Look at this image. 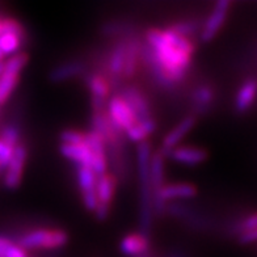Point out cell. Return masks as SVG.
Masks as SVG:
<instances>
[{
	"label": "cell",
	"mask_w": 257,
	"mask_h": 257,
	"mask_svg": "<svg viewBox=\"0 0 257 257\" xmlns=\"http://www.w3.org/2000/svg\"><path fill=\"white\" fill-rule=\"evenodd\" d=\"M2 31H3V33L15 34L17 37H20L21 40L25 38L24 28L21 27L19 21L14 20V19H3L2 20Z\"/></svg>",
	"instance_id": "28"
},
{
	"label": "cell",
	"mask_w": 257,
	"mask_h": 257,
	"mask_svg": "<svg viewBox=\"0 0 257 257\" xmlns=\"http://www.w3.org/2000/svg\"><path fill=\"white\" fill-rule=\"evenodd\" d=\"M156 123L153 118L145 119V121H138L136 125H133L132 127L126 130L125 136L128 141L137 143L145 142V139L153 134V132H155Z\"/></svg>",
	"instance_id": "21"
},
{
	"label": "cell",
	"mask_w": 257,
	"mask_h": 257,
	"mask_svg": "<svg viewBox=\"0 0 257 257\" xmlns=\"http://www.w3.org/2000/svg\"><path fill=\"white\" fill-rule=\"evenodd\" d=\"M0 139H3L6 143L16 147L20 143V132L16 126H7L3 128V132L0 134Z\"/></svg>",
	"instance_id": "29"
},
{
	"label": "cell",
	"mask_w": 257,
	"mask_h": 257,
	"mask_svg": "<svg viewBox=\"0 0 257 257\" xmlns=\"http://www.w3.org/2000/svg\"><path fill=\"white\" fill-rule=\"evenodd\" d=\"M59 151L66 159L74 162L78 167L91 168V154L85 142L81 145H61Z\"/></svg>",
	"instance_id": "16"
},
{
	"label": "cell",
	"mask_w": 257,
	"mask_h": 257,
	"mask_svg": "<svg viewBox=\"0 0 257 257\" xmlns=\"http://www.w3.org/2000/svg\"><path fill=\"white\" fill-rule=\"evenodd\" d=\"M28 158V150L23 143L15 147L14 156L11 159L10 164L7 166V172L4 175V185L7 186L8 189L14 190L17 189L21 184L23 180V173H24L25 162Z\"/></svg>",
	"instance_id": "7"
},
{
	"label": "cell",
	"mask_w": 257,
	"mask_h": 257,
	"mask_svg": "<svg viewBox=\"0 0 257 257\" xmlns=\"http://www.w3.org/2000/svg\"><path fill=\"white\" fill-rule=\"evenodd\" d=\"M76 177H78V185L85 209L88 211H95L97 206V197H96L97 175L89 167H78Z\"/></svg>",
	"instance_id": "6"
},
{
	"label": "cell",
	"mask_w": 257,
	"mask_h": 257,
	"mask_svg": "<svg viewBox=\"0 0 257 257\" xmlns=\"http://www.w3.org/2000/svg\"><path fill=\"white\" fill-rule=\"evenodd\" d=\"M230 7V0H219V2L215 3L213 11H211V14L207 17L206 23L203 25L202 32H201V40L203 42H210V41L217 36L218 32L220 31V28L223 27L224 23H226Z\"/></svg>",
	"instance_id": "9"
},
{
	"label": "cell",
	"mask_w": 257,
	"mask_h": 257,
	"mask_svg": "<svg viewBox=\"0 0 257 257\" xmlns=\"http://www.w3.org/2000/svg\"><path fill=\"white\" fill-rule=\"evenodd\" d=\"M125 50L126 42L122 41L115 45L113 49L110 59H109V70L112 72L114 78H121L122 71H123V63H125Z\"/></svg>",
	"instance_id": "23"
},
{
	"label": "cell",
	"mask_w": 257,
	"mask_h": 257,
	"mask_svg": "<svg viewBox=\"0 0 257 257\" xmlns=\"http://www.w3.org/2000/svg\"><path fill=\"white\" fill-rule=\"evenodd\" d=\"M151 147L149 142L139 143L137 150L138 162L139 184H141V228L143 235H147L151 227L153 218V190L150 181V160H151Z\"/></svg>",
	"instance_id": "2"
},
{
	"label": "cell",
	"mask_w": 257,
	"mask_h": 257,
	"mask_svg": "<svg viewBox=\"0 0 257 257\" xmlns=\"http://www.w3.org/2000/svg\"><path fill=\"white\" fill-rule=\"evenodd\" d=\"M194 123H196V117L194 115H188L183 121H180L176 125V127L172 128L166 136V138H164L162 143V150H160L159 153L163 156H167L173 149H176L177 145L181 142V139L192 130Z\"/></svg>",
	"instance_id": "12"
},
{
	"label": "cell",
	"mask_w": 257,
	"mask_h": 257,
	"mask_svg": "<svg viewBox=\"0 0 257 257\" xmlns=\"http://www.w3.org/2000/svg\"><path fill=\"white\" fill-rule=\"evenodd\" d=\"M194 196H197V188L192 184H168L162 188L158 198L153 202V207H155L156 213L160 214L164 210V202L167 201L184 200V198H192Z\"/></svg>",
	"instance_id": "8"
},
{
	"label": "cell",
	"mask_w": 257,
	"mask_h": 257,
	"mask_svg": "<svg viewBox=\"0 0 257 257\" xmlns=\"http://www.w3.org/2000/svg\"><path fill=\"white\" fill-rule=\"evenodd\" d=\"M11 244H12V241L10 239L0 236V257H4V254H6V252H7Z\"/></svg>",
	"instance_id": "34"
},
{
	"label": "cell",
	"mask_w": 257,
	"mask_h": 257,
	"mask_svg": "<svg viewBox=\"0 0 257 257\" xmlns=\"http://www.w3.org/2000/svg\"><path fill=\"white\" fill-rule=\"evenodd\" d=\"M193 98H194V102H196L197 106L205 108V106H209V105L213 102L214 92L210 87L202 85V87H198V88L194 91Z\"/></svg>",
	"instance_id": "25"
},
{
	"label": "cell",
	"mask_w": 257,
	"mask_h": 257,
	"mask_svg": "<svg viewBox=\"0 0 257 257\" xmlns=\"http://www.w3.org/2000/svg\"><path fill=\"white\" fill-rule=\"evenodd\" d=\"M19 76L20 74L3 68V74L0 76V106L6 104V101L11 97L19 83Z\"/></svg>",
	"instance_id": "22"
},
{
	"label": "cell",
	"mask_w": 257,
	"mask_h": 257,
	"mask_svg": "<svg viewBox=\"0 0 257 257\" xmlns=\"http://www.w3.org/2000/svg\"><path fill=\"white\" fill-rule=\"evenodd\" d=\"M257 236V231L256 228L253 230H244L240 231V235H239V240H240L241 244H252L254 240H256Z\"/></svg>",
	"instance_id": "32"
},
{
	"label": "cell",
	"mask_w": 257,
	"mask_h": 257,
	"mask_svg": "<svg viewBox=\"0 0 257 257\" xmlns=\"http://www.w3.org/2000/svg\"><path fill=\"white\" fill-rule=\"evenodd\" d=\"M3 68H4V62H0V76L3 74Z\"/></svg>",
	"instance_id": "35"
},
{
	"label": "cell",
	"mask_w": 257,
	"mask_h": 257,
	"mask_svg": "<svg viewBox=\"0 0 257 257\" xmlns=\"http://www.w3.org/2000/svg\"><path fill=\"white\" fill-rule=\"evenodd\" d=\"M14 146L8 145V143L4 142L3 139H0V168H7L12 156H14Z\"/></svg>",
	"instance_id": "31"
},
{
	"label": "cell",
	"mask_w": 257,
	"mask_h": 257,
	"mask_svg": "<svg viewBox=\"0 0 257 257\" xmlns=\"http://www.w3.org/2000/svg\"><path fill=\"white\" fill-rule=\"evenodd\" d=\"M105 113H106L109 121L112 122L115 130L121 134H125L126 130H128L138 122V118L136 117L132 108L126 104L125 100L119 95L112 96L109 98Z\"/></svg>",
	"instance_id": "4"
},
{
	"label": "cell",
	"mask_w": 257,
	"mask_h": 257,
	"mask_svg": "<svg viewBox=\"0 0 257 257\" xmlns=\"http://www.w3.org/2000/svg\"><path fill=\"white\" fill-rule=\"evenodd\" d=\"M85 145H87L89 154H91L92 171L97 176H101V175L106 173V168H108L106 149H105V145L100 136L92 130L89 133H85Z\"/></svg>",
	"instance_id": "10"
},
{
	"label": "cell",
	"mask_w": 257,
	"mask_h": 257,
	"mask_svg": "<svg viewBox=\"0 0 257 257\" xmlns=\"http://www.w3.org/2000/svg\"><path fill=\"white\" fill-rule=\"evenodd\" d=\"M4 257H28V253L24 248L12 243L7 249V252H6V254H4Z\"/></svg>",
	"instance_id": "33"
},
{
	"label": "cell",
	"mask_w": 257,
	"mask_h": 257,
	"mask_svg": "<svg viewBox=\"0 0 257 257\" xmlns=\"http://www.w3.org/2000/svg\"><path fill=\"white\" fill-rule=\"evenodd\" d=\"M87 84H88L89 92H91L92 101L106 102L110 95V84L100 74H91L87 78Z\"/></svg>",
	"instance_id": "18"
},
{
	"label": "cell",
	"mask_w": 257,
	"mask_h": 257,
	"mask_svg": "<svg viewBox=\"0 0 257 257\" xmlns=\"http://www.w3.org/2000/svg\"><path fill=\"white\" fill-rule=\"evenodd\" d=\"M119 96L132 108L138 121H145V119L151 118V110H150L149 101H147L145 95L137 87H134V85H126V87L122 88Z\"/></svg>",
	"instance_id": "11"
},
{
	"label": "cell",
	"mask_w": 257,
	"mask_h": 257,
	"mask_svg": "<svg viewBox=\"0 0 257 257\" xmlns=\"http://www.w3.org/2000/svg\"><path fill=\"white\" fill-rule=\"evenodd\" d=\"M27 63L28 55L25 54V53H17V54L12 55L7 62H4V68L20 74V72L23 71V68L27 66Z\"/></svg>",
	"instance_id": "26"
},
{
	"label": "cell",
	"mask_w": 257,
	"mask_h": 257,
	"mask_svg": "<svg viewBox=\"0 0 257 257\" xmlns=\"http://www.w3.org/2000/svg\"><path fill=\"white\" fill-rule=\"evenodd\" d=\"M121 252L126 256L138 257L147 253L150 249V241L147 235L143 233H130L121 240Z\"/></svg>",
	"instance_id": "14"
},
{
	"label": "cell",
	"mask_w": 257,
	"mask_h": 257,
	"mask_svg": "<svg viewBox=\"0 0 257 257\" xmlns=\"http://www.w3.org/2000/svg\"><path fill=\"white\" fill-rule=\"evenodd\" d=\"M147 46L141 57L154 74L155 80L166 89H172L186 75L192 63L194 45L186 37L171 29H149L146 33Z\"/></svg>",
	"instance_id": "1"
},
{
	"label": "cell",
	"mask_w": 257,
	"mask_h": 257,
	"mask_svg": "<svg viewBox=\"0 0 257 257\" xmlns=\"http://www.w3.org/2000/svg\"><path fill=\"white\" fill-rule=\"evenodd\" d=\"M141 51H142V45L137 40L126 42L125 63H123V71H122V76L125 79H132L136 75Z\"/></svg>",
	"instance_id": "17"
},
{
	"label": "cell",
	"mask_w": 257,
	"mask_h": 257,
	"mask_svg": "<svg viewBox=\"0 0 257 257\" xmlns=\"http://www.w3.org/2000/svg\"><path fill=\"white\" fill-rule=\"evenodd\" d=\"M138 257H151V256H150V253H149V252H147V253L142 254V256H138Z\"/></svg>",
	"instance_id": "37"
},
{
	"label": "cell",
	"mask_w": 257,
	"mask_h": 257,
	"mask_svg": "<svg viewBox=\"0 0 257 257\" xmlns=\"http://www.w3.org/2000/svg\"><path fill=\"white\" fill-rule=\"evenodd\" d=\"M173 33L179 34L181 37H186L189 38L190 34H193L196 32L197 25L192 21H184V23H177V24L172 25V27L169 28Z\"/></svg>",
	"instance_id": "30"
},
{
	"label": "cell",
	"mask_w": 257,
	"mask_h": 257,
	"mask_svg": "<svg viewBox=\"0 0 257 257\" xmlns=\"http://www.w3.org/2000/svg\"><path fill=\"white\" fill-rule=\"evenodd\" d=\"M62 145H81L85 142V133L78 132V130H63L61 133Z\"/></svg>",
	"instance_id": "27"
},
{
	"label": "cell",
	"mask_w": 257,
	"mask_h": 257,
	"mask_svg": "<svg viewBox=\"0 0 257 257\" xmlns=\"http://www.w3.org/2000/svg\"><path fill=\"white\" fill-rule=\"evenodd\" d=\"M115 192V179L114 176L104 173L97 176L96 181V197H97V206L95 209V215L98 220H105L109 215L110 203Z\"/></svg>",
	"instance_id": "5"
},
{
	"label": "cell",
	"mask_w": 257,
	"mask_h": 257,
	"mask_svg": "<svg viewBox=\"0 0 257 257\" xmlns=\"http://www.w3.org/2000/svg\"><path fill=\"white\" fill-rule=\"evenodd\" d=\"M3 58H4V54H3V53H2V51H0V62H4Z\"/></svg>",
	"instance_id": "36"
},
{
	"label": "cell",
	"mask_w": 257,
	"mask_h": 257,
	"mask_svg": "<svg viewBox=\"0 0 257 257\" xmlns=\"http://www.w3.org/2000/svg\"><path fill=\"white\" fill-rule=\"evenodd\" d=\"M68 235L63 230L38 228L27 232L19 239L17 245L27 249H54L67 244Z\"/></svg>",
	"instance_id": "3"
},
{
	"label": "cell",
	"mask_w": 257,
	"mask_h": 257,
	"mask_svg": "<svg viewBox=\"0 0 257 257\" xmlns=\"http://www.w3.org/2000/svg\"><path fill=\"white\" fill-rule=\"evenodd\" d=\"M150 181H151L154 202L159 196L162 188L164 186V156L159 151L151 155V160H150Z\"/></svg>",
	"instance_id": "15"
},
{
	"label": "cell",
	"mask_w": 257,
	"mask_h": 257,
	"mask_svg": "<svg viewBox=\"0 0 257 257\" xmlns=\"http://www.w3.org/2000/svg\"><path fill=\"white\" fill-rule=\"evenodd\" d=\"M83 72H84V64L80 63V62H70V63L57 66L54 70H51L49 78L54 83H59V81L68 80V79H72L75 76H79Z\"/></svg>",
	"instance_id": "20"
},
{
	"label": "cell",
	"mask_w": 257,
	"mask_h": 257,
	"mask_svg": "<svg viewBox=\"0 0 257 257\" xmlns=\"http://www.w3.org/2000/svg\"><path fill=\"white\" fill-rule=\"evenodd\" d=\"M23 41L20 37H17L15 34L3 33L0 36V51L4 55H10L16 53L20 49Z\"/></svg>",
	"instance_id": "24"
},
{
	"label": "cell",
	"mask_w": 257,
	"mask_h": 257,
	"mask_svg": "<svg viewBox=\"0 0 257 257\" xmlns=\"http://www.w3.org/2000/svg\"><path fill=\"white\" fill-rule=\"evenodd\" d=\"M254 96H256V81L254 79H249L237 91L236 98H235V109L239 113L247 112L250 105L253 104Z\"/></svg>",
	"instance_id": "19"
},
{
	"label": "cell",
	"mask_w": 257,
	"mask_h": 257,
	"mask_svg": "<svg viewBox=\"0 0 257 257\" xmlns=\"http://www.w3.org/2000/svg\"><path fill=\"white\" fill-rule=\"evenodd\" d=\"M171 159L175 162L181 163V164H188V166H194L205 162L207 158V153L200 147H190V146H177L168 154Z\"/></svg>",
	"instance_id": "13"
},
{
	"label": "cell",
	"mask_w": 257,
	"mask_h": 257,
	"mask_svg": "<svg viewBox=\"0 0 257 257\" xmlns=\"http://www.w3.org/2000/svg\"><path fill=\"white\" fill-rule=\"evenodd\" d=\"M0 171H2V168H0Z\"/></svg>",
	"instance_id": "38"
}]
</instances>
